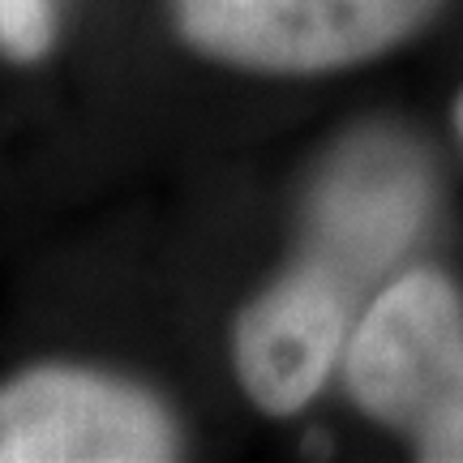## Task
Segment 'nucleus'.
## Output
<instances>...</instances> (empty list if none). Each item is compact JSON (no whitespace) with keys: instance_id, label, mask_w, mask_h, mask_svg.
<instances>
[{"instance_id":"obj_1","label":"nucleus","mask_w":463,"mask_h":463,"mask_svg":"<svg viewBox=\"0 0 463 463\" xmlns=\"http://www.w3.org/2000/svg\"><path fill=\"white\" fill-rule=\"evenodd\" d=\"M344 378L369 416L403 430L416 455L463 463V297L438 270L386 283L347 339Z\"/></svg>"},{"instance_id":"obj_2","label":"nucleus","mask_w":463,"mask_h":463,"mask_svg":"<svg viewBox=\"0 0 463 463\" xmlns=\"http://www.w3.org/2000/svg\"><path fill=\"white\" fill-rule=\"evenodd\" d=\"M442 0H172L181 34L211 61L322 73L373 61L420 31Z\"/></svg>"},{"instance_id":"obj_3","label":"nucleus","mask_w":463,"mask_h":463,"mask_svg":"<svg viewBox=\"0 0 463 463\" xmlns=\"http://www.w3.org/2000/svg\"><path fill=\"white\" fill-rule=\"evenodd\" d=\"M176 425L142 386L43 364L0 386V463H159Z\"/></svg>"},{"instance_id":"obj_4","label":"nucleus","mask_w":463,"mask_h":463,"mask_svg":"<svg viewBox=\"0 0 463 463\" xmlns=\"http://www.w3.org/2000/svg\"><path fill=\"white\" fill-rule=\"evenodd\" d=\"M347 344V283L309 262L283 275L236 322V373L245 395L270 416L300 412L331 378Z\"/></svg>"},{"instance_id":"obj_5","label":"nucleus","mask_w":463,"mask_h":463,"mask_svg":"<svg viewBox=\"0 0 463 463\" xmlns=\"http://www.w3.org/2000/svg\"><path fill=\"white\" fill-rule=\"evenodd\" d=\"M425 206V184L416 167L399 159H361L344 167L317 202V228H322V253L317 262L331 266L344 283L352 270H378L408 245L416 219Z\"/></svg>"},{"instance_id":"obj_6","label":"nucleus","mask_w":463,"mask_h":463,"mask_svg":"<svg viewBox=\"0 0 463 463\" xmlns=\"http://www.w3.org/2000/svg\"><path fill=\"white\" fill-rule=\"evenodd\" d=\"M56 9L52 0H0V52L14 61H39L52 48Z\"/></svg>"},{"instance_id":"obj_7","label":"nucleus","mask_w":463,"mask_h":463,"mask_svg":"<svg viewBox=\"0 0 463 463\" xmlns=\"http://www.w3.org/2000/svg\"><path fill=\"white\" fill-rule=\"evenodd\" d=\"M455 133H459V142H463V90H459V99H455Z\"/></svg>"}]
</instances>
